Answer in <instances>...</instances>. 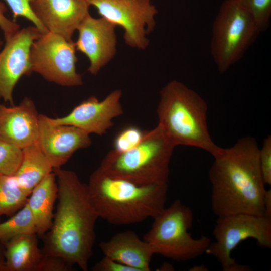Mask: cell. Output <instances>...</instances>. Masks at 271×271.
<instances>
[{
    "mask_svg": "<svg viewBox=\"0 0 271 271\" xmlns=\"http://www.w3.org/2000/svg\"><path fill=\"white\" fill-rule=\"evenodd\" d=\"M58 186V203L50 229L43 235L45 254L64 259L87 271L95 241L98 216L87 185L75 172L53 169Z\"/></svg>",
    "mask_w": 271,
    "mask_h": 271,
    "instance_id": "6da1fadb",
    "label": "cell"
},
{
    "mask_svg": "<svg viewBox=\"0 0 271 271\" xmlns=\"http://www.w3.org/2000/svg\"><path fill=\"white\" fill-rule=\"evenodd\" d=\"M259 152L255 139L246 137L213 156L209 171L211 206L217 217L239 213L264 216L266 190Z\"/></svg>",
    "mask_w": 271,
    "mask_h": 271,
    "instance_id": "7a4b0ae2",
    "label": "cell"
},
{
    "mask_svg": "<svg viewBox=\"0 0 271 271\" xmlns=\"http://www.w3.org/2000/svg\"><path fill=\"white\" fill-rule=\"evenodd\" d=\"M99 218L117 225L154 218L166 207L168 182L140 185L112 176L99 167L87 184Z\"/></svg>",
    "mask_w": 271,
    "mask_h": 271,
    "instance_id": "3957f363",
    "label": "cell"
},
{
    "mask_svg": "<svg viewBox=\"0 0 271 271\" xmlns=\"http://www.w3.org/2000/svg\"><path fill=\"white\" fill-rule=\"evenodd\" d=\"M156 111L158 125L175 147H195L212 156L220 150L209 133L206 103L183 83L173 80L162 88Z\"/></svg>",
    "mask_w": 271,
    "mask_h": 271,
    "instance_id": "277c9868",
    "label": "cell"
},
{
    "mask_svg": "<svg viewBox=\"0 0 271 271\" xmlns=\"http://www.w3.org/2000/svg\"><path fill=\"white\" fill-rule=\"evenodd\" d=\"M174 148L157 125L146 131L132 149L122 153L111 150L99 168L112 176L140 185L168 182Z\"/></svg>",
    "mask_w": 271,
    "mask_h": 271,
    "instance_id": "5b68a950",
    "label": "cell"
},
{
    "mask_svg": "<svg viewBox=\"0 0 271 271\" xmlns=\"http://www.w3.org/2000/svg\"><path fill=\"white\" fill-rule=\"evenodd\" d=\"M193 212L180 200L165 207L158 215L143 239L154 254L175 261H189L205 253L210 239L205 236L193 238L188 230L193 222Z\"/></svg>",
    "mask_w": 271,
    "mask_h": 271,
    "instance_id": "8992f818",
    "label": "cell"
},
{
    "mask_svg": "<svg viewBox=\"0 0 271 271\" xmlns=\"http://www.w3.org/2000/svg\"><path fill=\"white\" fill-rule=\"evenodd\" d=\"M260 33L247 13L233 0L221 4L213 22L210 52L220 73L240 60Z\"/></svg>",
    "mask_w": 271,
    "mask_h": 271,
    "instance_id": "52a82bcc",
    "label": "cell"
},
{
    "mask_svg": "<svg viewBox=\"0 0 271 271\" xmlns=\"http://www.w3.org/2000/svg\"><path fill=\"white\" fill-rule=\"evenodd\" d=\"M215 241L206 253L216 258L223 271H248L237 263L231 252L242 241L253 238L261 247L271 248V218L246 213L218 217L213 231Z\"/></svg>",
    "mask_w": 271,
    "mask_h": 271,
    "instance_id": "ba28073f",
    "label": "cell"
},
{
    "mask_svg": "<svg viewBox=\"0 0 271 271\" xmlns=\"http://www.w3.org/2000/svg\"><path fill=\"white\" fill-rule=\"evenodd\" d=\"M76 50L72 40L50 32L42 34L31 46L32 72L61 86H80L83 80L76 70Z\"/></svg>",
    "mask_w": 271,
    "mask_h": 271,
    "instance_id": "9c48e42d",
    "label": "cell"
},
{
    "mask_svg": "<svg viewBox=\"0 0 271 271\" xmlns=\"http://www.w3.org/2000/svg\"><path fill=\"white\" fill-rule=\"evenodd\" d=\"M101 17L124 30L123 39L129 46L145 50L148 35L156 26L158 11L151 0H86Z\"/></svg>",
    "mask_w": 271,
    "mask_h": 271,
    "instance_id": "30bf717a",
    "label": "cell"
},
{
    "mask_svg": "<svg viewBox=\"0 0 271 271\" xmlns=\"http://www.w3.org/2000/svg\"><path fill=\"white\" fill-rule=\"evenodd\" d=\"M41 35L35 26L18 30L6 40L0 52V98L11 105H14L12 93L16 84L21 77L33 72L31 48Z\"/></svg>",
    "mask_w": 271,
    "mask_h": 271,
    "instance_id": "8fae6325",
    "label": "cell"
},
{
    "mask_svg": "<svg viewBox=\"0 0 271 271\" xmlns=\"http://www.w3.org/2000/svg\"><path fill=\"white\" fill-rule=\"evenodd\" d=\"M121 96L120 89L112 91L102 100L91 96L67 115L56 118L49 117V119L53 124L71 125L89 134L103 136L113 126V119L123 113Z\"/></svg>",
    "mask_w": 271,
    "mask_h": 271,
    "instance_id": "7c38bea8",
    "label": "cell"
},
{
    "mask_svg": "<svg viewBox=\"0 0 271 271\" xmlns=\"http://www.w3.org/2000/svg\"><path fill=\"white\" fill-rule=\"evenodd\" d=\"M116 26L103 17L88 14L77 28L76 50L88 58V71L96 75L115 56L117 51Z\"/></svg>",
    "mask_w": 271,
    "mask_h": 271,
    "instance_id": "4fadbf2b",
    "label": "cell"
},
{
    "mask_svg": "<svg viewBox=\"0 0 271 271\" xmlns=\"http://www.w3.org/2000/svg\"><path fill=\"white\" fill-rule=\"evenodd\" d=\"M37 142L53 169L61 168L78 150L92 144L90 134L76 127L56 124L39 114Z\"/></svg>",
    "mask_w": 271,
    "mask_h": 271,
    "instance_id": "5bb4252c",
    "label": "cell"
},
{
    "mask_svg": "<svg viewBox=\"0 0 271 271\" xmlns=\"http://www.w3.org/2000/svg\"><path fill=\"white\" fill-rule=\"evenodd\" d=\"M31 6L48 32L70 40L90 6L86 0H32Z\"/></svg>",
    "mask_w": 271,
    "mask_h": 271,
    "instance_id": "9a60e30c",
    "label": "cell"
},
{
    "mask_svg": "<svg viewBox=\"0 0 271 271\" xmlns=\"http://www.w3.org/2000/svg\"><path fill=\"white\" fill-rule=\"evenodd\" d=\"M39 118L35 104L28 97L17 105L0 104V141L21 149L37 142Z\"/></svg>",
    "mask_w": 271,
    "mask_h": 271,
    "instance_id": "2e32d148",
    "label": "cell"
},
{
    "mask_svg": "<svg viewBox=\"0 0 271 271\" xmlns=\"http://www.w3.org/2000/svg\"><path fill=\"white\" fill-rule=\"evenodd\" d=\"M100 248L104 256L133 268L149 271L154 253L149 244L133 231L119 232L102 241Z\"/></svg>",
    "mask_w": 271,
    "mask_h": 271,
    "instance_id": "e0dca14e",
    "label": "cell"
},
{
    "mask_svg": "<svg viewBox=\"0 0 271 271\" xmlns=\"http://www.w3.org/2000/svg\"><path fill=\"white\" fill-rule=\"evenodd\" d=\"M29 196L26 203L34 218L37 234L43 235L51 227L54 205L58 197V186L54 172L44 178Z\"/></svg>",
    "mask_w": 271,
    "mask_h": 271,
    "instance_id": "ac0fdd59",
    "label": "cell"
},
{
    "mask_svg": "<svg viewBox=\"0 0 271 271\" xmlns=\"http://www.w3.org/2000/svg\"><path fill=\"white\" fill-rule=\"evenodd\" d=\"M36 233L16 237L4 244L7 271H37L43 256Z\"/></svg>",
    "mask_w": 271,
    "mask_h": 271,
    "instance_id": "d6986e66",
    "label": "cell"
},
{
    "mask_svg": "<svg viewBox=\"0 0 271 271\" xmlns=\"http://www.w3.org/2000/svg\"><path fill=\"white\" fill-rule=\"evenodd\" d=\"M20 166L13 176L19 186L29 196L33 189L53 168L43 154L37 142L22 149Z\"/></svg>",
    "mask_w": 271,
    "mask_h": 271,
    "instance_id": "ffe728a7",
    "label": "cell"
},
{
    "mask_svg": "<svg viewBox=\"0 0 271 271\" xmlns=\"http://www.w3.org/2000/svg\"><path fill=\"white\" fill-rule=\"evenodd\" d=\"M33 233L37 234V229L27 203L8 220L0 222V241L4 245L18 236Z\"/></svg>",
    "mask_w": 271,
    "mask_h": 271,
    "instance_id": "44dd1931",
    "label": "cell"
},
{
    "mask_svg": "<svg viewBox=\"0 0 271 271\" xmlns=\"http://www.w3.org/2000/svg\"><path fill=\"white\" fill-rule=\"evenodd\" d=\"M29 196L13 176H0V215L11 216L26 203Z\"/></svg>",
    "mask_w": 271,
    "mask_h": 271,
    "instance_id": "7402d4cb",
    "label": "cell"
},
{
    "mask_svg": "<svg viewBox=\"0 0 271 271\" xmlns=\"http://www.w3.org/2000/svg\"><path fill=\"white\" fill-rule=\"evenodd\" d=\"M251 17L260 32L267 30L271 18V0H233Z\"/></svg>",
    "mask_w": 271,
    "mask_h": 271,
    "instance_id": "603a6c76",
    "label": "cell"
},
{
    "mask_svg": "<svg viewBox=\"0 0 271 271\" xmlns=\"http://www.w3.org/2000/svg\"><path fill=\"white\" fill-rule=\"evenodd\" d=\"M22 149L0 141V176H14L22 158Z\"/></svg>",
    "mask_w": 271,
    "mask_h": 271,
    "instance_id": "cb8c5ba5",
    "label": "cell"
},
{
    "mask_svg": "<svg viewBox=\"0 0 271 271\" xmlns=\"http://www.w3.org/2000/svg\"><path fill=\"white\" fill-rule=\"evenodd\" d=\"M146 131L130 125L121 129L113 140V150L118 153L127 151L137 146L143 139Z\"/></svg>",
    "mask_w": 271,
    "mask_h": 271,
    "instance_id": "d4e9b609",
    "label": "cell"
},
{
    "mask_svg": "<svg viewBox=\"0 0 271 271\" xmlns=\"http://www.w3.org/2000/svg\"><path fill=\"white\" fill-rule=\"evenodd\" d=\"M10 7L15 20L23 17L32 22L42 34L48 31L33 12L31 6L32 0H5Z\"/></svg>",
    "mask_w": 271,
    "mask_h": 271,
    "instance_id": "484cf974",
    "label": "cell"
},
{
    "mask_svg": "<svg viewBox=\"0 0 271 271\" xmlns=\"http://www.w3.org/2000/svg\"><path fill=\"white\" fill-rule=\"evenodd\" d=\"M259 161L265 184L271 185V136H268L259 152Z\"/></svg>",
    "mask_w": 271,
    "mask_h": 271,
    "instance_id": "4316f807",
    "label": "cell"
},
{
    "mask_svg": "<svg viewBox=\"0 0 271 271\" xmlns=\"http://www.w3.org/2000/svg\"><path fill=\"white\" fill-rule=\"evenodd\" d=\"M72 268L61 258L44 253L37 271H69Z\"/></svg>",
    "mask_w": 271,
    "mask_h": 271,
    "instance_id": "83f0119b",
    "label": "cell"
},
{
    "mask_svg": "<svg viewBox=\"0 0 271 271\" xmlns=\"http://www.w3.org/2000/svg\"><path fill=\"white\" fill-rule=\"evenodd\" d=\"M93 271H136L134 269L104 256L92 268Z\"/></svg>",
    "mask_w": 271,
    "mask_h": 271,
    "instance_id": "f1b7e54d",
    "label": "cell"
},
{
    "mask_svg": "<svg viewBox=\"0 0 271 271\" xmlns=\"http://www.w3.org/2000/svg\"><path fill=\"white\" fill-rule=\"evenodd\" d=\"M7 11L5 4L0 1V28L4 32L6 40L19 30V25L8 19L4 15Z\"/></svg>",
    "mask_w": 271,
    "mask_h": 271,
    "instance_id": "f546056e",
    "label": "cell"
},
{
    "mask_svg": "<svg viewBox=\"0 0 271 271\" xmlns=\"http://www.w3.org/2000/svg\"><path fill=\"white\" fill-rule=\"evenodd\" d=\"M264 216L271 218V190H266L264 197Z\"/></svg>",
    "mask_w": 271,
    "mask_h": 271,
    "instance_id": "4dcf8cb0",
    "label": "cell"
},
{
    "mask_svg": "<svg viewBox=\"0 0 271 271\" xmlns=\"http://www.w3.org/2000/svg\"><path fill=\"white\" fill-rule=\"evenodd\" d=\"M3 243L0 241V271H7L5 255V248L3 247Z\"/></svg>",
    "mask_w": 271,
    "mask_h": 271,
    "instance_id": "1f68e13d",
    "label": "cell"
},
{
    "mask_svg": "<svg viewBox=\"0 0 271 271\" xmlns=\"http://www.w3.org/2000/svg\"><path fill=\"white\" fill-rule=\"evenodd\" d=\"M192 269H190V270H207L208 269L204 265H197L193 267L192 268Z\"/></svg>",
    "mask_w": 271,
    "mask_h": 271,
    "instance_id": "d6a6232c",
    "label": "cell"
},
{
    "mask_svg": "<svg viewBox=\"0 0 271 271\" xmlns=\"http://www.w3.org/2000/svg\"><path fill=\"white\" fill-rule=\"evenodd\" d=\"M2 44V42L1 40H0V45H1Z\"/></svg>",
    "mask_w": 271,
    "mask_h": 271,
    "instance_id": "836d02e7",
    "label": "cell"
},
{
    "mask_svg": "<svg viewBox=\"0 0 271 271\" xmlns=\"http://www.w3.org/2000/svg\"><path fill=\"white\" fill-rule=\"evenodd\" d=\"M1 216V215H0V216ZM0 222H1V219H0Z\"/></svg>",
    "mask_w": 271,
    "mask_h": 271,
    "instance_id": "e575fe53",
    "label": "cell"
}]
</instances>
